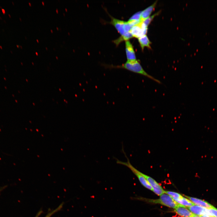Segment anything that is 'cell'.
Returning a JSON list of instances; mask_svg holds the SVG:
<instances>
[{
    "mask_svg": "<svg viewBox=\"0 0 217 217\" xmlns=\"http://www.w3.org/2000/svg\"><path fill=\"white\" fill-rule=\"evenodd\" d=\"M109 67L125 69L133 72L146 77L158 83H161L160 80L148 74L143 68L139 62L137 60H127L125 63L121 65L116 66L112 65Z\"/></svg>",
    "mask_w": 217,
    "mask_h": 217,
    "instance_id": "cell-1",
    "label": "cell"
},
{
    "mask_svg": "<svg viewBox=\"0 0 217 217\" xmlns=\"http://www.w3.org/2000/svg\"><path fill=\"white\" fill-rule=\"evenodd\" d=\"M145 200L148 202L160 204L174 209L180 205L178 203L171 197L165 193L160 196L159 198L156 199H146Z\"/></svg>",
    "mask_w": 217,
    "mask_h": 217,
    "instance_id": "cell-2",
    "label": "cell"
},
{
    "mask_svg": "<svg viewBox=\"0 0 217 217\" xmlns=\"http://www.w3.org/2000/svg\"><path fill=\"white\" fill-rule=\"evenodd\" d=\"M137 172L140 174L147 180L153 190V192L159 196H161L165 193V190L161 185L159 184L154 179L151 177L146 175L137 170Z\"/></svg>",
    "mask_w": 217,
    "mask_h": 217,
    "instance_id": "cell-3",
    "label": "cell"
},
{
    "mask_svg": "<svg viewBox=\"0 0 217 217\" xmlns=\"http://www.w3.org/2000/svg\"><path fill=\"white\" fill-rule=\"evenodd\" d=\"M147 31V28L142 22L134 25L129 31L133 37L138 38L146 35Z\"/></svg>",
    "mask_w": 217,
    "mask_h": 217,
    "instance_id": "cell-4",
    "label": "cell"
},
{
    "mask_svg": "<svg viewBox=\"0 0 217 217\" xmlns=\"http://www.w3.org/2000/svg\"><path fill=\"white\" fill-rule=\"evenodd\" d=\"M186 207L196 215L200 216L206 215L212 216L209 212L208 209L206 208L195 205Z\"/></svg>",
    "mask_w": 217,
    "mask_h": 217,
    "instance_id": "cell-5",
    "label": "cell"
},
{
    "mask_svg": "<svg viewBox=\"0 0 217 217\" xmlns=\"http://www.w3.org/2000/svg\"><path fill=\"white\" fill-rule=\"evenodd\" d=\"M125 21L111 17V24L115 27L121 36L123 35L126 33L125 31Z\"/></svg>",
    "mask_w": 217,
    "mask_h": 217,
    "instance_id": "cell-6",
    "label": "cell"
},
{
    "mask_svg": "<svg viewBox=\"0 0 217 217\" xmlns=\"http://www.w3.org/2000/svg\"><path fill=\"white\" fill-rule=\"evenodd\" d=\"M187 198L192 201L195 205L201 206L207 209H212L215 208L212 205L206 201L201 199L184 195Z\"/></svg>",
    "mask_w": 217,
    "mask_h": 217,
    "instance_id": "cell-7",
    "label": "cell"
},
{
    "mask_svg": "<svg viewBox=\"0 0 217 217\" xmlns=\"http://www.w3.org/2000/svg\"><path fill=\"white\" fill-rule=\"evenodd\" d=\"M174 209L175 212L182 217H193L195 215L186 207L181 205L177 207Z\"/></svg>",
    "mask_w": 217,
    "mask_h": 217,
    "instance_id": "cell-8",
    "label": "cell"
},
{
    "mask_svg": "<svg viewBox=\"0 0 217 217\" xmlns=\"http://www.w3.org/2000/svg\"><path fill=\"white\" fill-rule=\"evenodd\" d=\"M125 49L127 60H136L133 46L128 40L125 41Z\"/></svg>",
    "mask_w": 217,
    "mask_h": 217,
    "instance_id": "cell-9",
    "label": "cell"
},
{
    "mask_svg": "<svg viewBox=\"0 0 217 217\" xmlns=\"http://www.w3.org/2000/svg\"><path fill=\"white\" fill-rule=\"evenodd\" d=\"M157 2V1H156L152 5L142 11L140 19L141 22H143L149 17L152 12L154 10Z\"/></svg>",
    "mask_w": 217,
    "mask_h": 217,
    "instance_id": "cell-10",
    "label": "cell"
},
{
    "mask_svg": "<svg viewBox=\"0 0 217 217\" xmlns=\"http://www.w3.org/2000/svg\"><path fill=\"white\" fill-rule=\"evenodd\" d=\"M172 198L178 203L186 207H189L195 205L189 199L183 196L179 198Z\"/></svg>",
    "mask_w": 217,
    "mask_h": 217,
    "instance_id": "cell-11",
    "label": "cell"
},
{
    "mask_svg": "<svg viewBox=\"0 0 217 217\" xmlns=\"http://www.w3.org/2000/svg\"><path fill=\"white\" fill-rule=\"evenodd\" d=\"M138 39V41L142 50L144 49L145 47H146L149 48H151L150 44H151V42L149 41L146 35L141 36Z\"/></svg>",
    "mask_w": 217,
    "mask_h": 217,
    "instance_id": "cell-12",
    "label": "cell"
},
{
    "mask_svg": "<svg viewBox=\"0 0 217 217\" xmlns=\"http://www.w3.org/2000/svg\"><path fill=\"white\" fill-rule=\"evenodd\" d=\"M133 37L131 33L129 32L126 33L124 35L120 36L118 39L114 41V42L116 45H118L121 42L123 41L128 40Z\"/></svg>",
    "mask_w": 217,
    "mask_h": 217,
    "instance_id": "cell-13",
    "label": "cell"
},
{
    "mask_svg": "<svg viewBox=\"0 0 217 217\" xmlns=\"http://www.w3.org/2000/svg\"><path fill=\"white\" fill-rule=\"evenodd\" d=\"M63 203H61L55 209L49 212L44 217H51L53 215L60 211L62 208ZM42 212L40 211L35 217H38L41 214Z\"/></svg>",
    "mask_w": 217,
    "mask_h": 217,
    "instance_id": "cell-14",
    "label": "cell"
},
{
    "mask_svg": "<svg viewBox=\"0 0 217 217\" xmlns=\"http://www.w3.org/2000/svg\"><path fill=\"white\" fill-rule=\"evenodd\" d=\"M159 12H160L159 11L157 12L151 16L149 17L142 22L146 27L147 28L148 26L150 24L154 18L157 15L159 14Z\"/></svg>",
    "mask_w": 217,
    "mask_h": 217,
    "instance_id": "cell-15",
    "label": "cell"
},
{
    "mask_svg": "<svg viewBox=\"0 0 217 217\" xmlns=\"http://www.w3.org/2000/svg\"><path fill=\"white\" fill-rule=\"evenodd\" d=\"M165 193L168 194L172 197L179 198L182 197L180 194L173 191L165 190Z\"/></svg>",
    "mask_w": 217,
    "mask_h": 217,
    "instance_id": "cell-16",
    "label": "cell"
},
{
    "mask_svg": "<svg viewBox=\"0 0 217 217\" xmlns=\"http://www.w3.org/2000/svg\"><path fill=\"white\" fill-rule=\"evenodd\" d=\"M142 11L138 12L133 15L128 20H140Z\"/></svg>",
    "mask_w": 217,
    "mask_h": 217,
    "instance_id": "cell-17",
    "label": "cell"
},
{
    "mask_svg": "<svg viewBox=\"0 0 217 217\" xmlns=\"http://www.w3.org/2000/svg\"><path fill=\"white\" fill-rule=\"evenodd\" d=\"M209 211L212 216L213 217H217V209L215 207L214 208L209 209Z\"/></svg>",
    "mask_w": 217,
    "mask_h": 217,
    "instance_id": "cell-18",
    "label": "cell"
},
{
    "mask_svg": "<svg viewBox=\"0 0 217 217\" xmlns=\"http://www.w3.org/2000/svg\"><path fill=\"white\" fill-rule=\"evenodd\" d=\"M200 216V217H213L211 216H209L208 215H206L200 216Z\"/></svg>",
    "mask_w": 217,
    "mask_h": 217,
    "instance_id": "cell-19",
    "label": "cell"
},
{
    "mask_svg": "<svg viewBox=\"0 0 217 217\" xmlns=\"http://www.w3.org/2000/svg\"><path fill=\"white\" fill-rule=\"evenodd\" d=\"M193 217H200V216H198V215H194L193 216Z\"/></svg>",
    "mask_w": 217,
    "mask_h": 217,
    "instance_id": "cell-20",
    "label": "cell"
}]
</instances>
